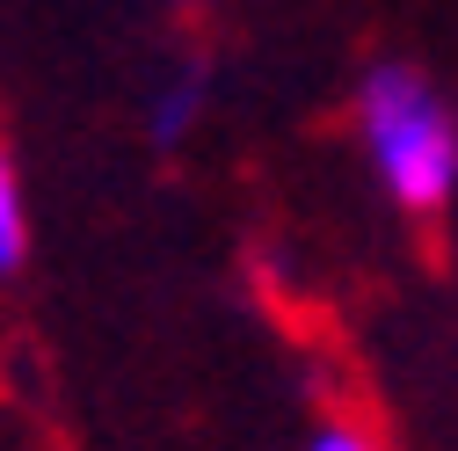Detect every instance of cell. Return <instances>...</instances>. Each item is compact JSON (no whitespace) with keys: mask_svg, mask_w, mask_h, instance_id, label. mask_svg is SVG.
Listing matches in <instances>:
<instances>
[{"mask_svg":"<svg viewBox=\"0 0 458 451\" xmlns=\"http://www.w3.org/2000/svg\"><path fill=\"white\" fill-rule=\"evenodd\" d=\"M357 139L378 167V183L393 204L408 211H437L458 190V109L444 102V88L408 66L386 59L364 73L357 88Z\"/></svg>","mask_w":458,"mask_h":451,"instance_id":"obj_1","label":"cell"},{"mask_svg":"<svg viewBox=\"0 0 458 451\" xmlns=\"http://www.w3.org/2000/svg\"><path fill=\"white\" fill-rule=\"evenodd\" d=\"M204 102H211V66H182L175 81L153 95V109H146L153 146H182V139L204 124Z\"/></svg>","mask_w":458,"mask_h":451,"instance_id":"obj_2","label":"cell"},{"mask_svg":"<svg viewBox=\"0 0 458 451\" xmlns=\"http://www.w3.org/2000/svg\"><path fill=\"white\" fill-rule=\"evenodd\" d=\"M306 451H378V444H371L357 422H320V430L306 437Z\"/></svg>","mask_w":458,"mask_h":451,"instance_id":"obj_3","label":"cell"},{"mask_svg":"<svg viewBox=\"0 0 458 451\" xmlns=\"http://www.w3.org/2000/svg\"><path fill=\"white\" fill-rule=\"evenodd\" d=\"M175 8H211V0H175Z\"/></svg>","mask_w":458,"mask_h":451,"instance_id":"obj_4","label":"cell"}]
</instances>
